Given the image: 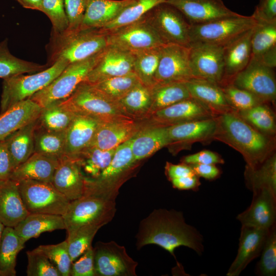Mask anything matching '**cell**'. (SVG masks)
Returning a JSON list of instances; mask_svg holds the SVG:
<instances>
[{
    "label": "cell",
    "mask_w": 276,
    "mask_h": 276,
    "mask_svg": "<svg viewBox=\"0 0 276 276\" xmlns=\"http://www.w3.org/2000/svg\"><path fill=\"white\" fill-rule=\"evenodd\" d=\"M135 238L137 250L155 244L168 251L176 260L174 250L178 247H187L199 255L204 249L200 234L186 222L182 212L173 209L153 210L140 222ZM177 264L179 265L177 261Z\"/></svg>",
    "instance_id": "6da1fadb"
},
{
    "label": "cell",
    "mask_w": 276,
    "mask_h": 276,
    "mask_svg": "<svg viewBox=\"0 0 276 276\" xmlns=\"http://www.w3.org/2000/svg\"><path fill=\"white\" fill-rule=\"evenodd\" d=\"M213 140L221 141L240 153L246 167L255 169L271 155L274 142L254 128L232 110L215 117Z\"/></svg>",
    "instance_id": "7a4b0ae2"
},
{
    "label": "cell",
    "mask_w": 276,
    "mask_h": 276,
    "mask_svg": "<svg viewBox=\"0 0 276 276\" xmlns=\"http://www.w3.org/2000/svg\"><path fill=\"white\" fill-rule=\"evenodd\" d=\"M108 45L107 35L99 29L88 28L61 33L51 31L45 46L46 64L50 67L59 60L68 64L82 61L101 52Z\"/></svg>",
    "instance_id": "3957f363"
},
{
    "label": "cell",
    "mask_w": 276,
    "mask_h": 276,
    "mask_svg": "<svg viewBox=\"0 0 276 276\" xmlns=\"http://www.w3.org/2000/svg\"><path fill=\"white\" fill-rule=\"evenodd\" d=\"M118 193L102 191H85L80 198L70 201L62 216L67 238L79 228L89 224H107L116 212V199Z\"/></svg>",
    "instance_id": "277c9868"
},
{
    "label": "cell",
    "mask_w": 276,
    "mask_h": 276,
    "mask_svg": "<svg viewBox=\"0 0 276 276\" xmlns=\"http://www.w3.org/2000/svg\"><path fill=\"white\" fill-rule=\"evenodd\" d=\"M62 105L75 114L87 116L100 122L133 120L122 110L118 102L113 101L93 84L83 81Z\"/></svg>",
    "instance_id": "5b68a950"
},
{
    "label": "cell",
    "mask_w": 276,
    "mask_h": 276,
    "mask_svg": "<svg viewBox=\"0 0 276 276\" xmlns=\"http://www.w3.org/2000/svg\"><path fill=\"white\" fill-rule=\"evenodd\" d=\"M59 60L46 69L29 75H16L4 79L1 100V113L16 104L29 99L53 81L68 65Z\"/></svg>",
    "instance_id": "8992f818"
},
{
    "label": "cell",
    "mask_w": 276,
    "mask_h": 276,
    "mask_svg": "<svg viewBox=\"0 0 276 276\" xmlns=\"http://www.w3.org/2000/svg\"><path fill=\"white\" fill-rule=\"evenodd\" d=\"M100 53L82 61L69 64L48 85L29 99L42 108L68 98L77 86L84 81L96 64Z\"/></svg>",
    "instance_id": "52a82bcc"
},
{
    "label": "cell",
    "mask_w": 276,
    "mask_h": 276,
    "mask_svg": "<svg viewBox=\"0 0 276 276\" xmlns=\"http://www.w3.org/2000/svg\"><path fill=\"white\" fill-rule=\"evenodd\" d=\"M258 23L251 15L222 17L209 22L191 25L190 43L201 42L224 46Z\"/></svg>",
    "instance_id": "ba28073f"
},
{
    "label": "cell",
    "mask_w": 276,
    "mask_h": 276,
    "mask_svg": "<svg viewBox=\"0 0 276 276\" xmlns=\"http://www.w3.org/2000/svg\"><path fill=\"white\" fill-rule=\"evenodd\" d=\"M131 140L116 148L110 163L98 177L85 179V188L119 192L121 186L136 174L142 162H134Z\"/></svg>",
    "instance_id": "9c48e42d"
},
{
    "label": "cell",
    "mask_w": 276,
    "mask_h": 276,
    "mask_svg": "<svg viewBox=\"0 0 276 276\" xmlns=\"http://www.w3.org/2000/svg\"><path fill=\"white\" fill-rule=\"evenodd\" d=\"M20 194L30 213H44L62 216L70 201L51 182L35 180L18 182Z\"/></svg>",
    "instance_id": "30bf717a"
},
{
    "label": "cell",
    "mask_w": 276,
    "mask_h": 276,
    "mask_svg": "<svg viewBox=\"0 0 276 276\" xmlns=\"http://www.w3.org/2000/svg\"><path fill=\"white\" fill-rule=\"evenodd\" d=\"M144 17L165 44L189 47L191 25L175 8L166 3L154 7Z\"/></svg>",
    "instance_id": "8fae6325"
},
{
    "label": "cell",
    "mask_w": 276,
    "mask_h": 276,
    "mask_svg": "<svg viewBox=\"0 0 276 276\" xmlns=\"http://www.w3.org/2000/svg\"><path fill=\"white\" fill-rule=\"evenodd\" d=\"M106 34L108 45L132 53L165 44L144 16Z\"/></svg>",
    "instance_id": "7c38bea8"
},
{
    "label": "cell",
    "mask_w": 276,
    "mask_h": 276,
    "mask_svg": "<svg viewBox=\"0 0 276 276\" xmlns=\"http://www.w3.org/2000/svg\"><path fill=\"white\" fill-rule=\"evenodd\" d=\"M96 276H136L138 263L124 246L113 241H99L93 247Z\"/></svg>",
    "instance_id": "4fadbf2b"
},
{
    "label": "cell",
    "mask_w": 276,
    "mask_h": 276,
    "mask_svg": "<svg viewBox=\"0 0 276 276\" xmlns=\"http://www.w3.org/2000/svg\"><path fill=\"white\" fill-rule=\"evenodd\" d=\"M273 69L250 61L245 68L228 83L249 91L263 103L274 102L276 98V81Z\"/></svg>",
    "instance_id": "5bb4252c"
},
{
    "label": "cell",
    "mask_w": 276,
    "mask_h": 276,
    "mask_svg": "<svg viewBox=\"0 0 276 276\" xmlns=\"http://www.w3.org/2000/svg\"><path fill=\"white\" fill-rule=\"evenodd\" d=\"M190 48V66L193 78L221 84L224 75L223 47L192 42Z\"/></svg>",
    "instance_id": "9a60e30c"
},
{
    "label": "cell",
    "mask_w": 276,
    "mask_h": 276,
    "mask_svg": "<svg viewBox=\"0 0 276 276\" xmlns=\"http://www.w3.org/2000/svg\"><path fill=\"white\" fill-rule=\"evenodd\" d=\"M214 117L215 116L205 105L191 97L157 110L142 121L147 125L168 127Z\"/></svg>",
    "instance_id": "2e32d148"
},
{
    "label": "cell",
    "mask_w": 276,
    "mask_h": 276,
    "mask_svg": "<svg viewBox=\"0 0 276 276\" xmlns=\"http://www.w3.org/2000/svg\"><path fill=\"white\" fill-rule=\"evenodd\" d=\"M189 55L188 47L171 43L163 45L155 77L156 83L185 82L193 78Z\"/></svg>",
    "instance_id": "e0dca14e"
},
{
    "label": "cell",
    "mask_w": 276,
    "mask_h": 276,
    "mask_svg": "<svg viewBox=\"0 0 276 276\" xmlns=\"http://www.w3.org/2000/svg\"><path fill=\"white\" fill-rule=\"evenodd\" d=\"M133 61L132 53L108 45L100 52L96 64L84 81L95 84L133 72Z\"/></svg>",
    "instance_id": "ac0fdd59"
},
{
    "label": "cell",
    "mask_w": 276,
    "mask_h": 276,
    "mask_svg": "<svg viewBox=\"0 0 276 276\" xmlns=\"http://www.w3.org/2000/svg\"><path fill=\"white\" fill-rule=\"evenodd\" d=\"M216 128L215 117L167 127L170 142L167 147L174 154L194 143L213 140Z\"/></svg>",
    "instance_id": "d6986e66"
},
{
    "label": "cell",
    "mask_w": 276,
    "mask_h": 276,
    "mask_svg": "<svg viewBox=\"0 0 276 276\" xmlns=\"http://www.w3.org/2000/svg\"><path fill=\"white\" fill-rule=\"evenodd\" d=\"M191 25L209 22L222 17L237 15L222 0H167Z\"/></svg>",
    "instance_id": "ffe728a7"
},
{
    "label": "cell",
    "mask_w": 276,
    "mask_h": 276,
    "mask_svg": "<svg viewBox=\"0 0 276 276\" xmlns=\"http://www.w3.org/2000/svg\"><path fill=\"white\" fill-rule=\"evenodd\" d=\"M250 205L237 219L242 225L270 229L276 218V194L266 189L253 192Z\"/></svg>",
    "instance_id": "44dd1931"
},
{
    "label": "cell",
    "mask_w": 276,
    "mask_h": 276,
    "mask_svg": "<svg viewBox=\"0 0 276 276\" xmlns=\"http://www.w3.org/2000/svg\"><path fill=\"white\" fill-rule=\"evenodd\" d=\"M144 125L142 121L101 122L89 146L103 150L116 148L131 139Z\"/></svg>",
    "instance_id": "7402d4cb"
},
{
    "label": "cell",
    "mask_w": 276,
    "mask_h": 276,
    "mask_svg": "<svg viewBox=\"0 0 276 276\" xmlns=\"http://www.w3.org/2000/svg\"><path fill=\"white\" fill-rule=\"evenodd\" d=\"M270 229L242 225L237 254L228 270L227 276H238L251 261L260 255Z\"/></svg>",
    "instance_id": "603a6c76"
},
{
    "label": "cell",
    "mask_w": 276,
    "mask_h": 276,
    "mask_svg": "<svg viewBox=\"0 0 276 276\" xmlns=\"http://www.w3.org/2000/svg\"><path fill=\"white\" fill-rule=\"evenodd\" d=\"M51 183L70 201L81 197L85 190V178L79 164L66 156L59 160Z\"/></svg>",
    "instance_id": "cb8c5ba5"
},
{
    "label": "cell",
    "mask_w": 276,
    "mask_h": 276,
    "mask_svg": "<svg viewBox=\"0 0 276 276\" xmlns=\"http://www.w3.org/2000/svg\"><path fill=\"white\" fill-rule=\"evenodd\" d=\"M255 26L223 46L224 75L221 85L229 82L249 63L251 39Z\"/></svg>",
    "instance_id": "d4e9b609"
},
{
    "label": "cell",
    "mask_w": 276,
    "mask_h": 276,
    "mask_svg": "<svg viewBox=\"0 0 276 276\" xmlns=\"http://www.w3.org/2000/svg\"><path fill=\"white\" fill-rule=\"evenodd\" d=\"M100 122L92 117L76 114L65 131V156L74 158L89 147Z\"/></svg>",
    "instance_id": "484cf974"
},
{
    "label": "cell",
    "mask_w": 276,
    "mask_h": 276,
    "mask_svg": "<svg viewBox=\"0 0 276 276\" xmlns=\"http://www.w3.org/2000/svg\"><path fill=\"white\" fill-rule=\"evenodd\" d=\"M30 213L22 200L18 182L8 179L0 180V221L14 227Z\"/></svg>",
    "instance_id": "4316f807"
},
{
    "label": "cell",
    "mask_w": 276,
    "mask_h": 276,
    "mask_svg": "<svg viewBox=\"0 0 276 276\" xmlns=\"http://www.w3.org/2000/svg\"><path fill=\"white\" fill-rule=\"evenodd\" d=\"M250 61L273 68L276 66V23L258 22L251 39Z\"/></svg>",
    "instance_id": "83f0119b"
},
{
    "label": "cell",
    "mask_w": 276,
    "mask_h": 276,
    "mask_svg": "<svg viewBox=\"0 0 276 276\" xmlns=\"http://www.w3.org/2000/svg\"><path fill=\"white\" fill-rule=\"evenodd\" d=\"M183 83L191 97L203 103L215 117L234 110L226 101L219 84L196 78H192Z\"/></svg>",
    "instance_id": "f1b7e54d"
},
{
    "label": "cell",
    "mask_w": 276,
    "mask_h": 276,
    "mask_svg": "<svg viewBox=\"0 0 276 276\" xmlns=\"http://www.w3.org/2000/svg\"><path fill=\"white\" fill-rule=\"evenodd\" d=\"M169 142L167 127L144 123L131 138V148L134 162H141L163 148L168 147Z\"/></svg>",
    "instance_id": "f546056e"
},
{
    "label": "cell",
    "mask_w": 276,
    "mask_h": 276,
    "mask_svg": "<svg viewBox=\"0 0 276 276\" xmlns=\"http://www.w3.org/2000/svg\"><path fill=\"white\" fill-rule=\"evenodd\" d=\"M42 107L30 99L23 100L0 114V142L22 127L36 120Z\"/></svg>",
    "instance_id": "4dcf8cb0"
},
{
    "label": "cell",
    "mask_w": 276,
    "mask_h": 276,
    "mask_svg": "<svg viewBox=\"0 0 276 276\" xmlns=\"http://www.w3.org/2000/svg\"><path fill=\"white\" fill-rule=\"evenodd\" d=\"M132 0H89L80 28L100 29L115 19Z\"/></svg>",
    "instance_id": "1f68e13d"
},
{
    "label": "cell",
    "mask_w": 276,
    "mask_h": 276,
    "mask_svg": "<svg viewBox=\"0 0 276 276\" xmlns=\"http://www.w3.org/2000/svg\"><path fill=\"white\" fill-rule=\"evenodd\" d=\"M58 163L56 158L34 152L14 169L9 179L17 182L30 179L51 182Z\"/></svg>",
    "instance_id": "d6a6232c"
},
{
    "label": "cell",
    "mask_w": 276,
    "mask_h": 276,
    "mask_svg": "<svg viewBox=\"0 0 276 276\" xmlns=\"http://www.w3.org/2000/svg\"><path fill=\"white\" fill-rule=\"evenodd\" d=\"M13 228L22 241L26 243L43 233L65 229V226L61 215L30 213Z\"/></svg>",
    "instance_id": "836d02e7"
},
{
    "label": "cell",
    "mask_w": 276,
    "mask_h": 276,
    "mask_svg": "<svg viewBox=\"0 0 276 276\" xmlns=\"http://www.w3.org/2000/svg\"><path fill=\"white\" fill-rule=\"evenodd\" d=\"M36 125L37 120L19 128L5 139L14 169L34 153V132Z\"/></svg>",
    "instance_id": "e575fe53"
},
{
    "label": "cell",
    "mask_w": 276,
    "mask_h": 276,
    "mask_svg": "<svg viewBox=\"0 0 276 276\" xmlns=\"http://www.w3.org/2000/svg\"><path fill=\"white\" fill-rule=\"evenodd\" d=\"M123 112L135 121L146 119L152 104L151 89L139 83L118 101Z\"/></svg>",
    "instance_id": "d590c367"
},
{
    "label": "cell",
    "mask_w": 276,
    "mask_h": 276,
    "mask_svg": "<svg viewBox=\"0 0 276 276\" xmlns=\"http://www.w3.org/2000/svg\"><path fill=\"white\" fill-rule=\"evenodd\" d=\"M116 148L103 150L89 146L80 152L74 159L79 164L85 179H94L109 164Z\"/></svg>",
    "instance_id": "8d00e7d4"
},
{
    "label": "cell",
    "mask_w": 276,
    "mask_h": 276,
    "mask_svg": "<svg viewBox=\"0 0 276 276\" xmlns=\"http://www.w3.org/2000/svg\"><path fill=\"white\" fill-rule=\"evenodd\" d=\"M150 89L152 104L149 117L157 110L191 98L183 82L156 83Z\"/></svg>",
    "instance_id": "74e56055"
},
{
    "label": "cell",
    "mask_w": 276,
    "mask_h": 276,
    "mask_svg": "<svg viewBox=\"0 0 276 276\" xmlns=\"http://www.w3.org/2000/svg\"><path fill=\"white\" fill-rule=\"evenodd\" d=\"M245 178L252 192L266 189L276 194V156L272 154L255 169L245 168Z\"/></svg>",
    "instance_id": "f35d334b"
},
{
    "label": "cell",
    "mask_w": 276,
    "mask_h": 276,
    "mask_svg": "<svg viewBox=\"0 0 276 276\" xmlns=\"http://www.w3.org/2000/svg\"><path fill=\"white\" fill-rule=\"evenodd\" d=\"M7 39L0 42V78L5 79L25 73H35L49 67L18 58L12 55L8 47Z\"/></svg>",
    "instance_id": "ab89813d"
},
{
    "label": "cell",
    "mask_w": 276,
    "mask_h": 276,
    "mask_svg": "<svg viewBox=\"0 0 276 276\" xmlns=\"http://www.w3.org/2000/svg\"><path fill=\"white\" fill-rule=\"evenodd\" d=\"M162 46L133 53V72L140 82L149 88L156 83L155 77Z\"/></svg>",
    "instance_id": "60d3db41"
},
{
    "label": "cell",
    "mask_w": 276,
    "mask_h": 276,
    "mask_svg": "<svg viewBox=\"0 0 276 276\" xmlns=\"http://www.w3.org/2000/svg\"><path fill=\"white\" fill-rule=\"evenodd\" d=\"M65 131L45 130L37 125L34 132V152L58 160L65 156Z\"/></svg>",
    "instance_id": "b9f144b4"
},
{
    "label": "cell",
    "mask_w": 276,
    "mask_h": 276,
    "mask_svg": "<svg viewBox=\"0 0 276 276\" xmlns=\"http://www.w3.org/2000/svg\"><path fill=\"white\" fill-rule=\"evenodd\" d=\"M75 115L64 106L61 101L53 102L42 108L37 119V125L51 131H65Z\"/></svg>",
    "instance_id": "7bdbcfd3"
},
{
    "label": "cell",
    "mask_w": 276,
    "mask_h": 276,
    "mask_svg": "<svg viewBox=\"0 0 276 276\" xmlns=\"http://www.w3.org/2000/svg\"><path fill=\"white\" fill-rule=\"evenodd\" d=\"M25 244L13 227H5L0 243V269L10 276L16 275L17 256L24 248Z\"/></svg>",
    "instance_id": "ee69618b"
},
{
    "label": "cell",
    "mask_w": 276,
    "mask_h": 276,
    "mask_svg": "<svg viewBox=\"0 0 276 276\" xmlns=\"http://www.w3.org/2000/svg\"><path fill=\"white\" fill-rule=\"evenodd\" d=\"M236 112L261 133L271 137L275 134L274 113L267 103H261L248 109Z\"/></svg>",
    "instance_id": "f6af8a7d"
},
{
    "label": "cell",
    "mask_w": 276,
    "mask_h": 276,
    "mask_svg": "<svg viewBox=\"0 0 276 276\" xmlns=\"http://www.w3.org/2000/svg\"><path fill=\"white\" fill-rule=\"evenodd\" d=\"M167 0H132V2L112 21L99 29L103 33H107L123 26L142 18L155 6Z\"/></svg>",
    "instance_id": "bcb514c9"
},
{
    "label": "cell",
    "mask_w": 276,
    "mask_h": 276,
    "mask_svg": "<svg viewBox=\"0 0 276 276\" xmlns=\"http://www.w3.org/2000/svg\"><path fill=\"white\" fill-rule=\"evenodd\" d=\"M140 83L141 82L135 74L132 72L91 84L108 98L118 102Z\"/></svg>",
    "instance_id": "7dc6e473"
},
{
    "label": "cell",
    "mask_w": 276,
    "mask_h": 276,
    "mask_svg": "<svg viewBox=\"0 0 276 276\" xmlns=\"http://www.w3.org/2000/svg\"><path fill=\"white\" fill-rule=\"evenodd\" d=\"M101 227L98 224L84 225L79 228L71 236L66 238L72 262L92 247L93 239Z\"/></svg>",
    "instance_id": "c3c4849f"
},
{
    "label": "cell",
    "mask_w": 276,
    "mask_h": 276,
    "mask_svg": "<svg viewBox=\"0 0 276 276\" xmlns=\"http://www.w3.org/2000/svg\"><path fill=\"white\" fill-rule=\"evenodd\" d=\"M33 250L47 257L58 269L61 276L71 275L72 262L66 240L56 244L39 245Z\"/></svg>",
    "instance_id": "681fc988"
},
{
    "label": "cell",
    "mask_w": 276,
    "mask_h": 276,
    "mask_svg": "<svg viewBox=\"0 0 276 276\" xmlns=\"http://www.w3.org/2000/svg\"><path fill=\"white\" fill-rule=\"evenodd\" d=\"M229 106L235 111L244 110L261 103H265L249 91L230 83L220 85Z\"/></svg>",
    "instance_id": "f907efd6"
},
{
    "label": "cell",
    "mask_w": 276,
    "mask_h": 276,
    "mask_svg": "<svg viewBox=\"0 0 276 276\" xmlns=\"http://www.w3.org/2000/svg\"><path fill=\"white\" fill-rule=\"evenodd\" d=\"M258 265L260 273L264 276H274L276 273V232L272 227L267 236L261 251Z\"/></svg>",
    "instance_id": "816d5d0a"
},
{
    "label": "cell",
    "mask_w": 276,
    "mask_h": 276,
    "mask_svg": "<svg viewBox=\"0 0 276 276\" xmlns=\"http://www.w3.org/2000/svg\"><path fill=\"white\" fill-rule=\"evenodd\" d=\"M50 20L51 31L61 33L68 27V21L66 14L64 0H43L41 11Z\"/></svg>",
    "instance_id": "f5cc1de1"
},
{
    "label": "cell",
    "mask_w": 276,
    "mask_h": 276,
    "mask_svg": "<svg viewBox=\"0 0 276 276\" xmlns=\"http://www.w3.org/2000/svg\"><path fill=\"white\" fill-rule=\"evenodd\" d=\"M28 276H61L60 273L44 255L34 250L27 251Z\"/></svg>",
    "instance_id": "db71d44e"
},
{
    "label": "cell",
    "mask_w": 276,
    "mask_h": 276,
    "mask_svg": "<svg viewBox=\"0 0 276 276\" xmlns=\"http://www.w3.org/2000/svg\"><path fill=\"white\" fill-rule=\"evenodd\" d=\"M66 14L68 21L66 30L79 29L82 22L89 0H64Z\"/></svg>",
    "instance_id": "11a10c76"
},
{
    "label": "cell",
    "mask_w": 276,
    "mask_h": 276,
    "mask_svg": "<svg viewBox=\"0 0 276 276\" xmlns=\"http://www.w3.org/2000/svg\"><path fill=\"white\" fill-rule=\"evenodd\" d=\"M77 259L72 262L71 275L96 276L93 246Z\"/></svg>",
    "instance_id": "9f6ffc18"
},
{
    "label": "cell",
    "mask_w": 276,
    "mask_h": 276,
    "mask_svg": "<svg viewBox=\"0 0 276 276\" xmlns=\"http://www.w3.org/2000/svg\"><path fill=\"white\" fill-rule=\"evenodd\" d=\"M252 15L258 22L276 23V0H260Z\"/></svg>",
    "instance_id": "6f0895ef"
},
{
    "label": "cell",
    "mask_w": 276,
    "mask_h": 276,
    "mask_svg": "<svg viewBox=\"0 0 276 276\" xmlns=\"http://www.w3.org/2000/svg\"><path fill=\"white\" fill-rule=\"evenodd\" d=\"M180 161L188 165L196 164L217 165L224 163V160L220 155L208 150L185 156Z\"/></svg>",
    "instance_id": "680465c9"
},
{
    "label": "cell",
    "mask_w": 276,
    "mask_h": 276,
    "mask_svg": "<svg viewBox=\"0 0 276 276\" xmlns=\"http://www.w3.org/2000/svg\"><path fill=\"white\" fill-rule=\"evenodd\" d=\"M13 170L12 159L4 140L0 142V180L9 179Z\"/></svg>",
    "instance_id": "91938a15"
},
{
    "label": "cell",
    "mask_w": 276,
    "mask_h": 276,
    "mask_svg": "<svg viewBox=\"0 0 276 276\" xmlns=\"http://www.w3.org/2000/svg\"><path fill=\"white\" fill-rule=\"evenodd\" d=\"M165 170V174L169 180L174 178L196 175L191 166L183 163L173 164L167 162Z\"/></svg>",
    "instance_id": "94428289"
},
{
    "label": "cell",
    "mask_w": 276,
    "mask_h": 276,
    "mask_svg": "<svg viewBox=\"0 0 276 276\" xmlns=\"http://www.w3.org/2000/svg\"><path fill=\"white\" fill-rule=\"evenodd\" d=\"M173 188L181 190L196 191L201 185L197 175L174 178L170 180Z\"/></svg>",
    "instance_id": "6125c7cd"
},
{
    "label": "cell",
    "mask_w": 276,
    "mask_h": 276,
    "mask_svg": "<svg viewBox=\"0 0 276 276\" xmlns=\"http://www.w3.org/2000/svg\"><path fill=\"white\" fill-rule=\"evenodd\" d=\"M190 165L196 175L208 180L216 179L221 173L220 169L216 165L196 164Z\"/></svg>",
    "instance_id": "be15d7a7"
},
{
    "label": "cell",
    "mask_w": 276,
    "mask_h": 276,
    "mask_svg": "<svg viewBox=\"0 0 276 276\" xmlns=\"http://www.w3.org/2000/svg\"><path fill=\"white\" fill-rule=\"evenodd\" d=\"M22 7L41 11L43 0H16Z\"/></svg>",
    "instance_id": "e7e4bbea"
},
{
    "label": "cell",
    "mask_w": 276,
    "mask_h": 276,
    "mask_svg": "<svg viewBox=\"0 0 276 276\" xmlns=\"http://www.w3.org/2000/svg\"><path fill=\"white\" fill-rule=\"evenodd\" d=\"M5 226L0 221V243L2 239L3 232Z\"/></svg>",
    "instance_id": "03108f58"
},
{
    "label": "cell",
    "mask_w": 276,
    "mask_h": 276,
    "mask_svg": "<svg viewBox=\"0 0 276 276\" xmlns=\"http://www.w3.org/2000/svg\"><path fill=\"white\" fill-rule=\"evenodd\" d=\"M0 276H10V275L7 272L0 269Z\"/></svg>",
    "instance_id": "003e7915"
}]
</instances>
